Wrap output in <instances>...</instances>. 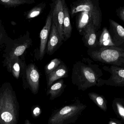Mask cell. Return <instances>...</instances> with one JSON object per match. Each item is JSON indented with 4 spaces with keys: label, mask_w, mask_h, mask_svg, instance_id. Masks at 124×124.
I'll use <instances>...</instances> for the list:
<instances>
[{
    "label": "cell",
    "mask_w": 124,
    "mask_h": 124,
    "mask_svg": "<svg viewBox=\"0 0 124 124\" xmlns=\"http://www.w3.org/2000/svg\"><path fill=\"white\" fill-rule=\"evenodd\" d=\"M89 59L74 64L72 71L71 81L73 85L78 87V90L84 91L94 86L103 75V73L98 65L92 64Z\"/></svg>",
    "instance_id": "1"
},
{
    "label": "cell",
    "mask_w": 124,
    "mask_h": 124,
    "mask_svg": "<svg viewBox=\"0 0 124 124\" xmlns=\"http://www.w3.org/2000/svg\"><path fill=\"white\" fill-rule=\"evenodd\" d=\"M20 106L11 84L6 82L0 88V124H17Z\"/></svg>",
    "instance_id": "2"
},
{
    "label": "cell",
    "mask_w": 124,
    "mask_h": 124,
    "mask_svg": "<svg viewBox=\"0 0 124 124\" xmlns=\"http://www.w3.org/2000/svg\"><path fill=\"white\" fill-rule=\"evenodd\" d=\"M88 54L94 61L124 67V49L116 47L89 49Z\"/></svg>",
    "instance_id": "3"
},
{
    "label": "cell",
    "mask_w": 124,
    "mask_h": 124,
    "mask_svg": "<svg viewBox=\"0 0 124 124\" xmlns=\"http://www.w3.org/2000/svg\"><path fill=\"white\" fill-rule=\"evenodd\" d=\"M87 106L77 100L54 111L49 118L48 124H69L76 121Z\"/></svg>",
    "instance_id": "4"
},
{
    "label": "cell",
    "mask_w": 124,
    "mask_h": 124,
    "mask_svg": "<svg viewBox=\"0 0 124 124\" xmlns=\"http://www.w3.org/2000/svg\"><path fill=\"white\" fill-rule=\"evenodd\" d=\"M89 12L93 24L97 32L100 29L102 21V13L98 0H81L74 2L71 6L72 17L80 12Z\"/></svg>",
    "instance_id": "5"
},
{
    "label": "cell",
    "mask_w": 124,
    "mask_h": 124,
    "mask_svg": "<svg viewBox=\"0 0 124 124\" xmlns=\"http://www.w3.org/2000/svg\"><path fill=\"white\" fill-rule=\"evenodd\" d=\"M21 77L24 89H29L34 95L38 93L40 88V75L35 65L31 63L23 70Z\"/></svg>",
    "instance_id": "6"
},
{
    "label": "cell",
    "mask_w": 124,
    "mask_h": 124,
    "mask_svg": "<svg viewBox=\"0 0 124 124\" xmlns=\"http://www.w3.org/2000/svg\"><path fill=\"white\" fill-rule=\"evenodd\" d=\"M10 42V43L7 44L5 54L3 55L5 59L22 55L26 50L32 44V41L30 38L29 33L27 32L26 35L20 38Z\"/></svg>",
    "instance_id": "7"
},
{
    "label": "cell",
    "mask_w": 124,
    "mask_h": 124,
    "mask_svg": "<svg viewBox=\"0 0 124 124\" xmlns=\"http://www.w3.org/2000/svg\"><path fill=\"white\" fill-rule=\"evenodd\" d=\"M103 69L111 74L108 80L100 78L98 82L97 86L103 85L115 87L124 86V67L111 65L109 67L105 66Z\"/></svg>",
    "instance_id": "8"
},
{
    "label": "cell",
    "mask_w": 124,
    "mask_h": 124,
    "mask_svg": "<svg viewBox=\"0 0 124 124\" xmlns=\"http://www.w3.org/2000/svg\"><path fill=\"white\" fill-rule=\"evenodd\" d=\"M66 4L64 0L52 1L51 4L52 21L57 28L58 32L64 41L63 23L65 16V9Z\"/></svg>",
    "instance_id": "9"
},
{
    "label": "cell",
    "mask_w": 124,
    "mask_h": 124,
    "mask_svg": "<svg viewBox=\"0 0 124 124\" xmlns=\"http://www.w3.org/2000/svg\"><path fill=\"white\" fill-rule=\"evenodd\" d=\"M3 63V66L6 67L8 72L17 79L21 76L23 70L27 66L24 60L18 57L4 59Z\"/></svg>",
    "instance_id": "10"
},
{
    "label": "cell",
    "mask_w": 124,
    "mask_h": 124,
    "mask_svg": "<svg viewBox=\"0 0 124 124\" xmlns=\"http://www.w3.org/2000/svg\"><path fill=\"white\" fill-rule=\"evenodd\" d=\"M108 29L113 43L116 47L124 49V28L114 20L109 19Z\"/></svg>",
    "instance_id": "11"
},
{
    "label": "cell",
    "mask_w": 124,
    "mask_h": 124,
    "mask_svg": "<svg viewBox=\"0 0 124 124\" xmlns=\"http://www.w3.org/2000/svg\"><path fill=\"white\" fill-rule=\"evenodd\" d=\"M52 21V13L51 10L47 17L46 24L40 33V44L39 55V59L40 60L43 59L46 52V47L51 31Z\"/></svg>",
    "instance_id": "12"
},
{
    "label": "cell",
    "mask_w": 124,
    "mask_h": 124,
    "mask_svg": "<svg viewBox=\"0 0 124 124\" xmlns=\"http://www.w3.org/2000/svg\"><path fill=\"white\" fill-rule=\"evenodd\" d=\"M49 39L47 44L46 52L49 55H51L59 49L62 43L63 40L61 38L57 28L52 23L49 34Z\"/></svg>",
    "instance_id": "13"
},
{
    "label": "cell",
    "mask_w": 124,
    "mask_h": 124,
    "mask_svg": "<svg viewBox=\"0 0 124 124\" xmlns=\"http://www.w3.org/2000/svg\"><path fill=\"white\" fill-rule=\"evenodd\" d=\"M97 31L92 23L89 24L86 26L82 35H84L85 44L90 49H94L98 47V40Z\"/></svg>",
    "instance_id": "14"
},
{
    "label": "cell",
    "mask_w": 124,
    "mask_h": 124,
    "mask_svg": "<svg viewBox=\"0 0 124 124\" xmlns=\"http://www.w3.org/2000/svg\"><path fill=\"white\" fill-rule=\"evenodd\" d=\"M68 76V70L64 64H61L53 72L46 75L47 90L57 80Z\"/></svg>",
    "instance_id": "15"
},
{
    "label": "cell",
    "mask_w": 124,
    "mask_h": 124,
    "mask_svg": "<svg viewBox=\"0 0 124 124\" xmlns=\"http://www.w3.org/2000/svg\"><path fill=\"white\" fill-rule=\"evenodd\" d=\"M78 13L79 14L76 18V27L79 33L82 35L86 26L90 23L93 24L92 20L89 14L87 12L83 11Z\"/></svg>",
    "instance_id": "16"
},
{
    "label": "cell",
    "mask_w": 124,
    "mask_h": 124,
    "mask_svg": "<svg viewBox=\"0 0 124 124\" xmlns=\"http://www.w3.org/2000/svg\"><path fill=\"white\" fill-rule=\"evenodd\" d=\"M66 85L64 84L63 79H61L53 84L46 92L47 96L50 95L49 99L52 100L60 97L64 91Z\"/></svg>",
    "instance_id": "17"
},
{
    "label": "cell",
    "mask_w": 124,
    "mask_h": 124,
    "mask_svg": "<svg viewBox=\"0 0 124 124\" xmlns=\"http://www.w3.org/2000/svg\"><path fill=\"white\" fill-rule=\"evenodd\" d=\"M116 47L113 43L108 29L104 27L98 40L99 47Z\"/></svg>",
    "instance_id": "18"
},
{
    "label": "cell",
    "mask_w": 124,
    "mask_h": 124,
    "mask_svg": "<svg viewBox=\"0 0 124 124\" xmlns=\"http://www.w3.org/2000/svg\"><path fill=\"white\" fill-rule=\"evenodd\" d=\"M112 106L117 117L124 124V99L115 98L112 102Z\"/></svg>",
    "instance_id": "19"
},
{
    "label": "cell",
    "mask_w": 124,
    "mask_h": 124,
    "mask_svg": "<svg viewBox=\"0 0 124 124\" xmlns=\"http://www.w3.org/2000/svg\"><path fill=\"white\" fill-rule=\"evenodd\" d=\"M89 98L100 108L105 112L108 110V101L102 95L95 92H90L88 94Z\"/></svg>",
    "instance_id": "20"
},
{
    "label": "cell",
    "mask_w": 124,
    "mask_h": 124,
    "mask_svg": "<svg viewBox=\"0 0 124 124\" xmlns=\"http://www.w3.org/2000/svg\"><path fill=\"white\" fill-rule=\"evenodd\" d=\"M63 31L64 34V41H66L71 36L72 33V26L70 20L69 9L66 6L65 9V16L63 23Z\"/></svg>",
    "instance_id": "21"
},
{
    "label": "cell",
    "mask_w": 124,
    "mask_h": 124,
    "mask_svg": "<svg viewBox=\"0 0 124 124\" xmlns=\"http://www.w3.org/2000/svg\"><path fill=\"white\" fill-rule=\"evenodd\" d=\"M35 2L34 0H0V4L6 8L15 7L25 4H31Z\"/></svg>",
    "instance_id": "22"
},
{
    "label": "cell",
    "mask_w": 124,
    "mask_h": 124,
    "mask_svg": "<svg viewBox=\"0 0 124 124\" xmlns=\"http://www.w3.org/2000/svg\"><path fill=\"white\" fill-rule=\"evenodd\" d=\"M46 6V3H41L38 4L32 9L26 12L25 15L27 19H30L37 17L43 11Z\"/></svg>",
    "instance_id": "23"
},
{
    "label": "cell",
    "mask_w": 124,
    "mask_h": 124,
    "mask_svg": "<svg viewBox=\"0 0 124 124\" xmlns=\"http://www.w3.org/2000/svg\"><path fill=\"white\" fill-rule=\"evenodd\" d=\"M62 64V62L60 59L55 58L52 60L45 67V72L47 75L51 72L56 70Z\"/></svg>",
    "instance_id": "24"
},
{
    "label": "cell",
    "mask_w": 124,
    "mask_h": 124,
    "mask_svg": "<svg viewBox=\"0 0 124 124\" xmlns=\"http://www.w3.org/2000/svg\"><path fill=\"white\" fill-rule=\"evenodd\" d=\"M41 113V110L38 106H33L32 108V114L33 117L36 118L38 117Z\"/></svg>",
    "instance_id": "25"
},
{
    "label": "cell",
    "mask_w": 124,
    "mask_h": 124,
    "mask_svg": "<svg viewBox=\"0 0 124 124\" xmlns=\"http://www.w3.org/2000/svg\"><path fill=\"white\" fill-rule=\"evenodd\" d=\"M116 15L124 22V6L121 7L116 10Z\"/></svg>",
    "instance_id": "26"
},
{
    "label": "cell",
    "mask_w": 124,
    "mask_h": 124,
    "mask_svg": "<svg viewBox=\"0 0 124 124\" xmlns=\"http://www.w3.org/2000/svg\"><path fill=\"white\" fill-rule=\"evenodd\" d=\"M108 124H124L121 121L115 118H110Z\"/></svg>",
    "instance_id": "27"
},
{
    "label": "cell",
    "mask_w": 124,
    "mask_h": 124,
    "mask_svg": "<svg viewBox=\"0 0 124 124\" xmlns=\"http://www.w3.org/2000/svg\"><path fill=\"white\" fill-rule=\"evenodd\" d=\"M24 124H31V122H30L28 119H26L25 120L24 122Z\"/></svg>",
    "instance_id": "28"
}]
</instances>
